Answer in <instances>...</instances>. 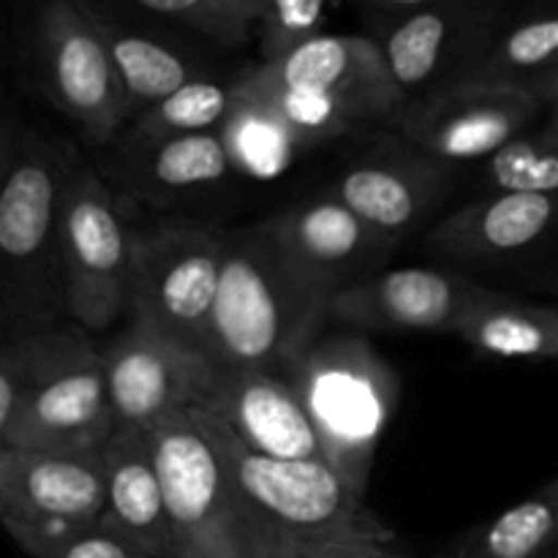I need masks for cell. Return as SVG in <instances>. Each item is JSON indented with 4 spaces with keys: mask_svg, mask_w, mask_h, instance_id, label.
Here are the masks:
<instances>
[{
    "mask_svg": "<svg viewBox=\"0 0 558 558\" xmlns=\"http://www.w3.org/2000/svg\"><path fill=\"white\" fill-rule=\"evenodd\" d=\"M118 430L101 347L76 322L11 332L0 343V447L101 450Z\"/></svg>",
    "mask_w": 558,
    "mask_h": 558,
    "instance_id": "obj_1",
    "label": "cell"
},
{
    "mask_svg": "<svg viewBox=\"0 0 558 558\" xmlns=\"http://www.w3.org/2000/svg\"><path fill=\"white\" fill-rule=\"evenodd\" d=\"M330 303L283 256L265 223L229 229L207 360L218 371L289 374L325 332Z\"/></svg>",
    "mask_w": 558,
    "mask_h": 558,
    "instance_id": "obj_2",
    "label": "cell"
},
{
    "mask_svg": "<svg viewBox=\"0 0 558 558\" xmlns=\"http://www.w3.org/2000/svg\"><path fill=\"white\" fill-rule=\"evenodd\" d=\"M80 153L38 131H5L0 185L3 336L69 319L60 270V213Z\"/></svg>",
    "mask_w": 558,
    "mask_h": 558,
    "instance_id": "obj_3",
    "label": "cell"
},
{
    "mask_svg": "<svg viewBox=\"0 0 558 558\" xmlns=\"http://www.w3.org/2000/svg\"><path fill=\"white\" fill-rule=\"evenodd\" d=\"M147 436L167 496L174 558H298L311 548L254 510L194 414H174Z\"/></svg>",
    "mask_w": 558,
    "mask_h": 558,
    "instance_id": "obj_4",
    "label": "cell"
},
{
    "mask_svg": "<svg viewBox=\"0 0 558 558\" xmlns=\"http://www.w3.org/2000/svg\"><path fill=\"white\" fill-rule=\"evenodd\" d=\"M223 469L270 526L303 545L371 539L396 545V532L376 515L363 490L327 461H283L245 447L207 409H191Z\"/></svg>",
    "mask_w": 558,
    "mask_h": 558,
    "instance_id": "obj_5",
    "label": "cell"
},
{
    "mask_svg": "<svg viewBox=\"0 0 558 558\" xmlns=\"http://www.w3.org/2000/svg\"><path fill=\"white\" fill-rule=\"evenodd\" d=\"M327 463L368 494L379 441L396 414L398 376L360 332H322L289 368Z\"/></svg>",
    "mask_w": 558,
    "mask_h": 558,
    "instance_id": "obj_6",
    "label": "cell"
},
{
    "mask_svg": "<svg viewBox=\"0 0 558 558\" xmlns=\"http://www.w3.org/2000/svg\"><path fill=\"white\" fill-rule=\"evenodd\" d=\"M22 52L38 93L90 145H109L129 129L134 107L80 0H33Z\"/></svg>",
    "mask_w": 558,
    "mask_h": 558,
    "instance_id": "obj_7",
    "label": "cell"
},
{
    "mask_svg": "<svg viewBox=\"0 0 558 558\" xmlns=\"http://www.w3.org/2000/svg\"><path fill=\"white\" fill-rule=\"evenodd\" d=\"M136 232L107 180L80 158L60 213V270L69 319L104 332L131 316Z\"/></svg>",
    "mask_w": 558,
    "mask_h": 558,
    "instance_id": "obj_8",
    "label": "cell"
},
{
    "mask_svg": "<svg viewBox=\"0 0 558 558\" xmlns=\"http://www.w3.org/2000/svg\"><path fill=\"white\" fill-rule=\"evenodd\" d=\"M227 234L196 221H163L136 232L131 316L207 357Z\"/></svg>",
    "mask_w": 558,
    "mask_h": 558,
    "instance_id": "obj_9",
    "label": "cell"
},
{
    "mask_svg": "<svg viewBox=\"0 0 558 558\" xmlns=\"http://www.w3.org/2000/svg\"><path fill=\"white\" fill-rule=\"evenodd\" d=\"M104 507L107 474L101 450L0 447V521L27 558L101 521Z\"/></svg>",
    "mask_w": 558,
    "mask_h": 558,
    "instance_id": "obj_10",
    "label": "cell"
},
{
    "mask_svg": "<svg viewBox=\"0 0 558 558\" xmlns=\"http://www.w3.org/2000/svg\"><path fill=\"white\" fill-rule=\"evenodd\" d=\"M512 0H445L428 9L368 20L403 96L456 85L483 58Z\"/></svg>",
    "mask_w": 558,
    "mask_h": 558,
    "instance_id": "obj_11",
    "label": "cell"
},
{
    "mask_svg": "<svg viewBox=\"0 0 558 558\" xmlns=\"http://www.w3.org/2000/svg\"><path fill=\"white\" fill-rule=\"evenodd\" d=\"M543 112L523 87L456 82L409 98L387 125L420 153L456 169L494 158L526 134Z\"/></svg>",
    "mask_w": 558,
    "mask_h": 558,
    "instance_id": "obj_12",
    "label": "cell"
},
{
    "mask_svg": "<svg viewBox=\"0 0 558 558\" xmlns=\"http://www.w3.org/2000/svg\"><path fill=\"white\" fill-rule=\"evenodd\" d=\"M101 357L118 428H156L189 414L210 390V360L136 316L104 343Z\"/></svg>",
    "mask_w": 558,
    "mask_h": 558,
    "instance_id": "obj_13",
    "label": "cell"
},
{
    "mask_svg": "<svg viewBox=\"0 0 558 558\" xmlns=\"http://www.w3.org/2000/svg\"><path fill=\"white\" fill-rule=\"evenodd\" d=\"M251 69L272 85L330 98L357 125L390 123L407 104L381 47L360 33H322L287 58Z\"/></svg>",
    "mask_w": 558,
    "mask_h": 558,
    "instance_id": "obj_14",
    "label": "cell"
},
{
    "mask_svg": "<svg viewBox=\"0 0 558 558\" xmlns=\"http://www.w3.org/2000/svg\"><path fill=\"white\" fill-rule=\"evenodd\" d=\"M450 189L452 167L425 156L396 134L392 142L349 163L330 194L376 234L398 245L434 216Z\"/></svg>",
    "mask_w": 558,
    "mask_h": 558,
    "instance_id": "obj_15",
    "label": "cell"
},
{
    "mask_svg": "<svg viewBox=\"0 0 558 558\" xmlns=\"http://www.w3.org/2000/svg\"><path fill=\"white\" fill-rule=\"evenodd\" d=\"M485 289L436 267H396L341 289L330 303V322L349 330L456 332Z\"/></svg>",
    "mask_w": 558,
    "mask_h": 558,
    "instance_id": "obj_16",
    "label": "cell"
},
{
    "mask_svg": "<svg viewBox=\"0 0 558 558\" xmlns=\"http://www.w3.org/2000/svg\"><path fill=\"white\" fill-rule=\"evenodd\" d=\"M262 223L283 256L330 298L374 276L376 267L396 248L330 191L316 199L298 202Z\"/></svg>",
    "mask_w": 558,
    "mask_h": 558,
    "instance_id": "obj_17",
    "label": "cell"
},
{
    "mask_svg": "<svg viewBox=\"0 0 558 558\" xmlns=\"http://www.w3.org/2000/svg\"><path fill=\"white\" fill-rule=\"evenodd\" d=\"M199 407L259 456L327 461L314 420L287 374L213 368L210 390Z\"/></svg>",
    "mask_w": 558,
    "mask_h": 558,
    "instance_id": "obj_18",
    "label": "cell"
},
{
    "mask_svg": "<svg viewBox=\"0 0 558 558\" xmlns=\"http://www.w3.org/2000/svg\"><path fill=\"white\" fill-rule=\"evenodd\" d=\"M558 221V194L490 191L441 218L428 245L456 262H501L537 245Z\"/></svg>",
    "mask_w": 558,
    "mask_h": 558,
    "instance_id": "obj_19",
    "label": "cell"
},
{
    "mask_svg": "<svg viewBox=\"0 0 558 558\" xmlns=\"http://www.w3.org/2000/svg\"><path fill=\"white\" fill-rule=\"evenodd\" d=\"M101 456L107 474L104 526L150 558H174L167 496L147 430L118 428Z\"/></svg>",
    "mask_w": 558,
    "mask_h": 558,
    "instance_id": "obj_20",
    "label": "cell"
},
{
    "mask_svg": "<svg viewBox=\"0 0 558 558\" xmlns=\"http://www.w3.org/2000/svg\"><path fill=\"white\" fill-rule=\"evenodd\" d=\"M80 3L107 41L134 114L205 76V69L183 47L167 41L153 27L131 20L112 0H80Z\"/></svg>",
    "mask_w": 558,
    "mask_h": 558,
    "instance_id": "obj_21",
    "label": "cell"
},
{
    "mask_svg": "<svg viewBox=\"0 0 558 558\" xmlns=\"http://www.w3.org/2000/svg\"><path fill=\"white\" fill-rule=\"evenodd\" d=\"M232 172L234 163L221 131L136 142L125 147L123 156L125 183L150 205L213 189Z\"/></svg>",
    "mask_w": 558,
    "mask_h": 558,
    "instance_id": "obj_22",
    "label": "cell"
},
{
    "mask_svg": "<svg viewBox=\"0 0 558 558\" xmlns=\"http://www.w3.org/2000/svg\"><path fill=\"white\" fill-rule=\"evenodd\" d=\"M456 336L477 354L496 360H556L558 308L485 289Z\"/></svg>",
    "mask_w": 558,
    "mask_h": 558,
    "instance_id": "obj_23",
    "label": "cell"
},
{
    "mask_svg": "<svg viewBox=\"0 0 558 558\" xmlns=\"http://www.w3.org/2000/svg\"><path fill=\"white\" fill-rule=\"evenodd\" d=\"M558 69V5L510 9L483 58L461 82L523 87Z\"/></svg>",
    "mask_w": 558,
    "mask_h": 558,
    "instance_id": "obj_24",
    "label": "cell"
},
{
    "mask_svg": "<svg viewBox=\"0 0 558 558\" xmlns=\"http://www.w3.org/2000/svg\"><path fill=\"white\" fill-rule=\"evenodd\" d=\"M558 545V474L463 534L447 558H545Z\"/></svg>",
    "mask_w": 558,
    "mask_h": 558,
    "instance_id": "obj_25",
    "label": "cell"
},
{
    "mask_svg": "<svg viewBox=\"0 0 558 558\" xmlns=\"http://www.w3.org/2000/svg\"><path fill=\"white\" fill-rule=\"evenodd\" d=\"M234 172L248 178H276L303 150L270 104L234 82V104L221 129Z\"/></svg>",
    "mask_w": 558,
    "mask_h": 558,
    "instance_id": "obj_26",
    "label": "cell"
},
{
    "mask_svg": "<svg viewBox=\"0 0 558 558\" xmlns=\"http://www.w3.org/2000/svg\"><path fill=\"white\" fill-rule=\"evenodd\" d=\"M234 104V82L199 76L163 101L142 109L129 123V145L167 136L221 131Z\"/></svg>",
    "mask_w": 558,
    "mask_h": 558,
    "instance_id": "obj_27",
    "label": "cell"
},
{
    "mask_svg": "<svg viewBox=\"0 0 558 558\" xmlns=\"http://www.w3.org/2000/svg\"><path fill=\"white\" fill-rule=\"evenodd\" d=\"M485 180L494 191L558 194V107L545 109L543 123L488 158Z\"/></svg>",
    "mask_w": 558,
    "mask_h": 558,
    "instance_id": "obj_28",
    "label": "cell"
},
{
    "mask_svg": "<svg viewBox=\"0 0 558 558\" xmlns=\"http://www.w3.org/2000/svg\"><path fill=\"white\" fill-rule=\"evenodd\" d=\"M145 14L174 22L223 47L245 44L259 27L265 0H131Z\"/></svg>",
    "mask_w": 558,
    "mask_h": 558,
    "instance_id": "obj_29",
    "label": "cell"
},
{
    "mask_svg": "<svg viewBox=\"0 0 558 558\" xmlns=\"http://www.w3.org/2000/svg\"><path fill=\"white\" fill-rule=\"evenodd\" d=\"M330 0H265L259 16L262 63H276L325 33Z\"/></svg>",
    "mask_w": 558,
    "mask_h": 558,
    "instance_id": "obj_30",
    "label": "cell"
},
{
    "mask_svg": "<svg viewBox=\"0 0 558 558\" xmlns=\"http://www.w3.org/2000/svg\"><path fill=\"white\" fill-rule=\"evenodd\" d=\"M31 558H150L142 554L140 548L129 543V539L120 537L118 532H112L109 526H104L101 521L93 523V526L82 529V532L69 534V537L58 539L49 548L38 550Z\"/></svg>",
    "mask_w": 558,
    "mask_h": 558,
    "instance_id": "obj_31",
    "label": "cell"
},
{
    "mask_svg": "<svg viewBox=\"0 0 558 558\" xmlns=\"http://www.w3.org/2000/svg\"><path fill=\"white\" fill-rule=\"evenodd\" d=\"M398 550L392 545L371 543V539H332V543L311 545L298 558H392Z\"/></svg>",
    "mask_w": 558,
    "mask_h": 558,
    "instance_id": "obj_32",
    "label": "cell"
},
{
    "mask_svg": "<svg viewBox=\"0 0 558 558\" xmlns=\"http://www.w3.org/2000/svg\"><path fill=\"white\" fill-rule=\"evenodd\" d=\"M360 11L368 14V20L374 16H398L409 14V11L428 9V5L445 3V0H352Z\"/></svg>",
    "mask_w": 558,
    "mask_h": 558,
    "instance_id": "obj_33",
    "label": "cell"
},
{
    "mask_svg": "<svg viewBox=\"0 0 558 558\" xmlns=\"http://www.w3.org/2000/svg\"><path fill=\"white\" fill-rule=\"evenodd\" d=\"M523 90H526L543 109L558 107V69L532 80L529 85H523Z\"/></svg>",
    "mask_w": 558,
    "mask_h": 558,
    "instance_id": "obj_34",
    "label": "cell"
},
{
    "mask_svg": "<svg viewBox=\"0 0 558 558\" xmlns=\"http://www.w3.org/2000/svg\"><path fill=\"white\" fill-rule=\"evenodd\" d=\"M545 558H558V545H556V548H554V550H550V554H548V556H545Z\"/></svg>",
    "mask_w": 558,
    "mask_h": 558,
    "instance_id": "obj_35",
    "label": "cell"
},
{
    "mask_svg": "<svg viewBox=\"0 0 558 558\" xmlns=\"http://www.w3.org/2000/svg\"><path fill=\"white\" fill-rule=\"evenodd\" d=\"M392 558H407V556H403V554H396Z\"/></svg>",
    "mask_w": 558,
    "mask_h": 558,
    "instance_id": "obj_36",
    "label": "cell"
},
{
    "mask_svg": "<svg viewBox=\"0 0 558 558\" xmlns=\"http://www.w3.org/2000/svg\"><path fill=\"white\" fill-rule=\"evenodd\" d=\"M556 360H558V349H556Z\"/></svg>",
    "mask_w": 558,
    "mask_h": 558,
    "instance_id": "obj_37",
    "label": "cell"
}]
</instances>
